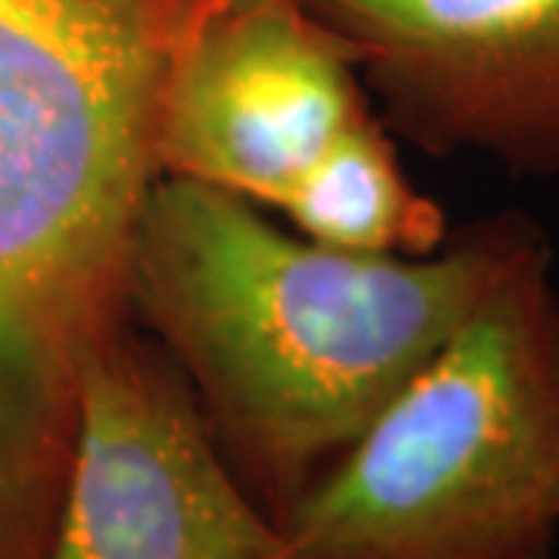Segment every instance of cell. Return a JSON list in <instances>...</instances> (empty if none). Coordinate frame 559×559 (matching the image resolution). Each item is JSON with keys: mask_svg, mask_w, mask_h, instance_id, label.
Instances as JSON below:
<instances>
[{"mask_svg": "<svg viewBox=\"0 0 559 559\" xmlns=\"http://www.w3.org/2000/svg\"><path fill=\"white\" fill-rule=\"evenodd\" d=\"M554 308H557V320H559V280H554Z\"/></svg>", "mask_w": 559, "mask_h": 559, "instance_id": "cell-8", "label": "cell"}, {"mask_svg": "<svg viewBox=\"0 0 559 559\" xmlns=\"http://www.w3.org/2000/svg\"><path fill=\"white\" fill-rule=\"evenodd\" d=\"M280 528L293 559H554L559 320L544 230Z\"/></svg>", "mask_w": 559, "mask_h": 559, "instance_id": "cell-3", "label": "cell"}, {"mask_svg": "<svg viewBox=\"0 0 559 559\" xmlns=\"http://www.w3.org/2000/svg\"><path fill=\"white\" fill-rule=\"evenodd\" d=\"M429 156L559 178V0H299Z\"/></svg>", "mask_w": 559, "mask_h": 559, "instance_id": "cell-5", "label": "cell"}, {"mask_svg": "<svg viewBox=\"0 0 559 559\" xmlns=\"http://www.w3.org/2000/svg\"><path fill=\"white\" fill-rule=\"evenodd\" d=\"M44 559H293L159 345L124 323L87 367Z\"/></svg>", "mask_w": 559, "mask_h": 559, "instance_id": "cell-4", "label": "cell"}, {"mask_svg": "<svg viewBox=\"0 0 559 559\" xmlns=\"http://www.w3.org/2000/svg\"><path fill=\"white\" fill-rule=\"evenodd\" d=\"M367 112L355 66L299 0H221L165 84L159 168L277 205Z\"/></svg>", "mask_w": 559, "mask_h": 559, "instance_id": "cell-6", "label": "cell"}, {"mask_svg": "<svg viewBox=\"0 0 559 559\" xmlns=\"http://www.w3.org/2000/svg\"><path fill=\"white\" fill-rule=\"evenodd\" d=\"M538 230L498 212L432 255H355L283 234L255 202L162 175L140 212L128 305L280 525Z\"/></svg>", "mask_w": 559, "mask_h": 559, "instance_id": "cell-1", "label": "cell"}, {"mask_svg": "<svg viewBox=\"0 0 559 559\" xmlns=\"http://www.w3.org/2000/svg\"><path fill=\"white\" fill-rule=\"evenodd\" d=\"M305 240L355 255H432L451 237L439 202L401 168L389 128L370 109L342 128L274 205Z\"/></svg>", "mask_w": 559, "mask_h": 559, "instance_id": "cell-7", "label": "cell"}, {"mask_svg": "<svg viewBox=\"0 0 559 559\" xmlns=\"http://www.w3.org/2000/svg\"><path fill=\"white\" fill-rule=\"evenodd\" d=\"M221 0H0V559H44L81 389L131 323L165 84Z\"/></svg>", "mask_w": 559, "mask_h": 559, "instance_id": "cell-2", "label": "cell"}]
</instances>
